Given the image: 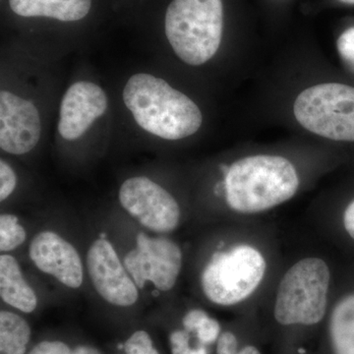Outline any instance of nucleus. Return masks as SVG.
<instances>
[{"mask_svg": "<svg viewBox=\"0 0 354 354\" xmlns=\"http://www.w3.org/2000/svg\"><path fill=\"white\" fill-rule=\"evenodd\" d=\"M337 276L329 261L305 255L279 277L267 330L276 354H308L304 344H316L328 313Z\"/></svg>", "mask_w": 354, "mask_h": 354, "instance_id": "nucleus-1", "label": "nucleus"}, {"mask_svg": "<svg viewBox=\"0 0 354 354\" xmlns=\"http://www.w3.org/2000/svg\"><path fill=\"white\" fill-rule=\"evenodd\" d=\"M272 269L269 248L256 237L241 235L212 254L200 274V286L211 304L241 308L257 297Z\"/></svg>", "mask_w": 354, "mask_h": 354, "instance_id": "nucleus-2", "label": "nucleus"}, {"mask_svg": "<svg viewBox=\"0 0 354 354\" xmlns=\"http://www.w3.org/2000/svg\"><path fill=\"white\" fill-rule=\"evenodd\" d=\"M223 174L225 202L241 216L259 215L285 204L297 195L300 185L295 165L281 156L239 158Z\"/></svg>", "mask_w": 354, "mask_h": 354, "instance_id": "nucleus-3", "label": "nucleus"}, {"mask_svg": "<svg viewBox=\"0 0 354 354\" xmlns=\"http://www.w3.org/2000/svg\"><path fill=\"white\" fill-rule=\"evenodd\" d=\"M122 97L137 124L160 138H187L201 127L203 116L197 104L164 79L135 74L128 79Z\"/></svg>", "mask_w": 354, "mask_h": 354, "instance_id": "nucleus-4", "label": "nucleus"}, {"mask_svg": "<svg viewBox=\"0 0 354 354\" xmlns=\"http://www.w3.org/2000/svg\"><path fill=\"white\" fill-rule=\"evenodd\" d=\"M223 29L221 0H172L165 14V35L177 57L198 66L220 48Z\"/></svg>", "mask_w": 354, "mask_h": 354, "instance_id": "nucleus-5", "label": "nucleus"}, {"mask_svg": "<svg viewBox=\"0 0 354 354\" xmlns=\"http://www.w3.org/2000/svg\"><path fill=\"white\" fill-rule=\"evenodd\" d=\"M308 131L334 141L354 142V87L325 83L304 90L293 106Z\"/></svg>", "mask_w": 354, "mask_h": 354, "instance_id": "nucleus-6", "label": "nucleus"}, {"mask_svg": "<svg viewBox=\"0 0 354 354\" xmlns=\"http://www.w3.org/2000/svg\"><path fill=\"white\" fill-rule=\"evenodd\" d=\"M183 251L167 237H149L139 234L136 248L128 252L124 265L135 285L142 288L151 281L160 291H169L176 286L183 269Z\"/></svg>", "mask_w": 354, "mask_h": 354, "instance_id": "nucleus-7", "label": "nucleus"}, {"mask_svg": "<svg viewBox=\"0 0 354 354\" xmlns=\"http://www.w3.org/2000/svg\"><path fill=\"white\" fill-rule=\"evenodd\" d=\"M120 201L147 228L169 234L179 225L181 211L171 193L145 176L132 177L121 185Z\"/></svg>", "mask_w": 354, "mask_h": 354, "instance_id": "nucleus-8", "label": "nucleus"}, {"mask_svg": "<svg viewBox=\"0 0 354 354\" xmlns=\"http://www.w3.org/2000/svg\"><path fill=\"white\" fill-rule=\"evenodd\" d=\"M313 354H354V263L337 278Z\"/></svg>", "mask_w": 354, "mask_h": 354, "instance_id": "nucleus-9", "label": "nucleus"}, {"mask_svg": "<svg viewBox=\"0 0 354 354\" xmlns=\"http://www.w3.org/2000/svg\"><path fill=\"white\" fill-rule=\"evenodd\" d=\"M87 266L93 286L106 301L120 307L136 304L137 286L128 277L111 242L104 239L95 241L88 249Z\"/></svg>", "mask_w": 354, "mask_h": 354, "instance_id": "nucleus-10", "label": "nucleus"}, {"mask_svg": "<svg viewBox=\"0 0 354 354\" xmlns=\"http://www.w3.org/2000/svg\"><path fill=\"white\" fill-rule=\"evenodd\" d=\"M41 122L32 102L6 90L0 92V148L11 155H24L38 145Z\"/></svg>", "mask_w": 354, "mask_h": 354, "instance_id": "nucleus-11", "label": "nucleus"}, {"mask_svg": "<svg viewBox=\"0 0 354 354\" xmlns=\"http://www.w3.org/2000/svg\"><path fill=\"white\" fill-rule=\"evenodd\" d=\"M108 109V97L100 86L88 81L73 84L60 104L58 132L62 138H80Z\"/></svg>", "mask_w": 354, "mask_h": 354, "instance_id": "nucleus-12", "label": "nucleus"}, {"mask_svg": "<svg viewBox=\"0 0 354 354\" xmlns=\"http://www.w3.org/2000/svg\"><path fill=\"white\" fill-rule=\"evenodd\" d=\"M29 255L39 271L55 277L62 285L71 288L82 285L80 256L60 235L53 232H39L30 244Z\"/></svg>", "mask_w": 354, "mask_h": 354, "instance_id": "nucleus-13", "label": "nucleus"}, {"mask_svg": "<svg viewBox=\"0 0 354 354\" xmlns=\"http://www.w3.org/2000/svg\"><path fill=\"white\" fill-rule=\"evenodd\" d=\"M11 10L22 17H48L74 22L90 12L92 0H9Z\"/></svg>", "mask_w": 354, "mask_h": 354, "instance_id": "nucleus-14", "label": "nucleus"}, {"mask_svg": "<svg viewBox=\"0 0 354 354\" xmlns=\"http://www.w3.org/2000/svg\"><path fill=\"white\" fill-rule=\"evenodd\" d=\"M0 295L6 304L24 313H32L38 306V297L25 281L17 260L7 254L0 257Z\"/></svg>", "mask_w": 354, "mask_h": 354, "instance_id": "nucleus-15", "label": "nucleus"}, {"mask_svg": "<svg viewBox=\"0 0 354 354\" xmlns=\"http://www.w3.org/2000/svg\"><path fill=\"white\" fill-rule=\"evenodd\" d=\"M31 328L23 317L9 311L0 313V354H26Z\"/></svg>", "mask_w": 354, "mask_h": 354, "instance_id": "nucleus-16", "label": "nucleus"}, {"mask_svg": "<svg viewBox=\"0 0 354 354\" xmlns=\"http://www.w3.org/2000/svg\"><path fill=\"white\" fill-rule=\"evenodd\" d=\"M333 225L337 241L354 257V197L344 205Z\"/></svg>", "mask_w": 354, "mask_h": 354, "instance_id": "nucleus-17", "label": "nucleus"}, {"mask_svg": "<svg viewBox=\"0 0 354 354\" xmlns=\"http://www.w3.org/2000/svg\"><path fill=\"white\" fill-rule=\"evenodd\" d=\"M26 239L24 227L18 223V218L11 214L0 216V250L8 252L20 246Z\"/></svg>", "mask_w": 354, "mask_h": 354, "instance_id": "nucleus-18", "label": "nucleus"}, {"mask_svg": "<svg viewBox=\"0 0 354 354\" xmlns=\"http://www.w3.org/2000/svg\"><path fill=\"white\" fill-rule=\"evenodd\" d=\"M191 335L184 329L172 330L169 339L171 354H209V346L191 344Z\"/></svg>", "mask_w": 354, "mask_h": 354, "instance_id": "nucleus-19", "label": "nucleus"}, {"mask_svg": "<svg viewBox=\"0 0 354 354\" xmlns=\"http://www.w3.org/2000/svg\"><path fill=\"white\" fill-rule=\"evenodd\" d=\"M254 328L242 329L241 333L234 329L223 330L218 341L216 342V354H237L243 342L250 335Z\"/></svg>", "mask_w": 354, "mask_h": 354, "instance_id": "nucleus-20", "label": "nucleus"}, {"mask_svg": "<svg viewBox=\"0 0 354 354\" xmlns=\"http://www.w3.org/2000/svg\"><path fill=\"white\" fill-rule=\"evenodd\" d=\"M125 354H160L146 330L133 333L123 344Z\"/></svg>", "mask_w": 354, "mask_h": 354, "instance_id": "nucleus-21", "label": "nucleus"}, {"mask_svg": "<svg viewBox=\"0 0 354 354\" xmlns=\"http://www.w3.org/2000/svg\"><path fill=\"white\" fill-rule=\"evenodd\" d=\"M223 329H221V323L216 320L214 317L209 316L202 325L200 326L199 329L195 333L198 342H200L204 346H211L216 344L220 337Z\"/></svg>", "mask_w": 354, "mask_h": 354, "instance_id": "nucleus-22", "label": "nucleus"}, {"mask_svg": "<svg viewBox=\"0 0 354 354\" xmlns=\"http://www.w3.org/2000/svg\"><path fill=\"white\" fill-rule=\"evenodd\" d=\"M337 46L342 60L354 71V27L342 32Z\"/></svg>", "mask_w": 354, "mask_h": 354, "instance_id": "nucleus-23", "label": "nucleus"}, {"mask_svg": "<svg viewBox=\"0 0 354 354\" xmlns=\"http://www.w3.org/2000/svg\"><path fill=\"white\" fill-rule=\"evenodd\" d=\"M17 183L15 172L10 165L1 160L0 162V200L4 201L12 194Z\"/></svg>", "mask_w": 354, "mask_h": 354, "instance_id": "nucleus-24", "label": "nucleus"}, {"mask_svg": "<svg viewBox=\"0 0 354 354\" xmlns=\"http://www.w3.org/2000/svg\"><path fill=\"white\" fill-rule=\"evenodd\" d=\"M68 344L60 341H44L39 342L28 354H71Z\"/></svg>", "mask_w": 354, "mask_h": 354, "instance_id": "nucleus-25", "label": "nucleus"}, {"mask_svg": "<svg viewBox=\"0 0 354 354\" xmlns=\"http://www.w3.org/2000/svg\"><path fill=\"white\" fill-rule=\"evenodd\" d=\"M205 310L200 308L191 309L183 318V329L189 332L190 334L194 335L196 330L199 329L202 323L209 317Z\"/></svg>", "mask_w": 354, "mask_h": 354, "instance_id": "nucleus-26", "label": "nucleus"}, {"mask_svg": "<svg viewBox=\"0 0 354 354\" xmlns=\"http://www.w3.org/2000/svg\"><path fill=\"white\" fill-rule=\"evenodd\" d=\"M257 333L254 330L252 334L247 337L237 354H265L264 348L261 346L257 339Z\"/></svg>", "mask_w": 354, "mask_h": 354, "instance_id": "nucleus-27", "label": "nucleus"}, {"mask_svg": "<svg viewBox=\"0 0 354 354\" xmlns=\"http://www.w3.org/2000/svg\"><path fill=\"white\" fill-rule=\"evenodd\" d=\"M71 354H102L99 349L90 346H80L72 351Z\"/></svg>", "mask_w": 354, "mask_h": 354, "instance_id": "nucleus-28", "label": "nucleus"}, {"mask_svg": "<svg viewBox=\"0 0 354 354\" xmlns=\"http://www.w3.org/2000/svg\"><path fill=\"white\" fill-rule=\"evenodd\" d=\"M339 1L346 4H354V0H339Z\"/></svg>", "mask_w": 354, "mask_h": 354, "instance_id": "nucleus-29", "label": "nucleus"}]
</instances>
